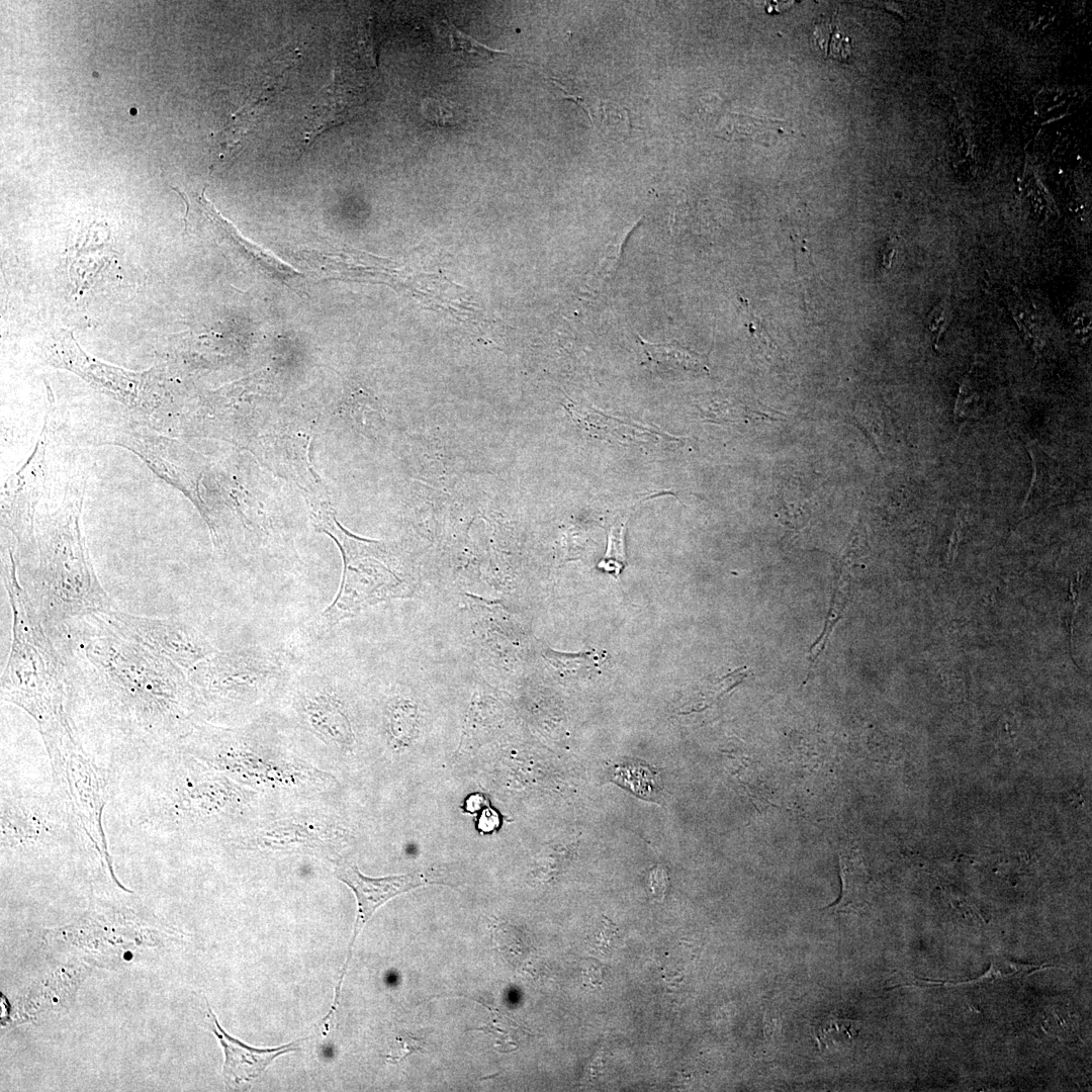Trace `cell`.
<instances>
[{
    "instance_id": "3",
    "label": "cell",
    "mask_w": 1092,
    "mask_h": 1092,
    "mask_svg": "<svg viewBox=\"0 0 1092 1092\" xmlns=\"http://www.w3.org/2000/svg\"><path fill=\"white\" fill-rule=\"evenodd\" d=\"M81 499L65 500L35 523L38 565L26 593L48 632L116 608L97 577L81 533Z\"/></svg>"
},
{
    "instance_id": "2",
    "label": "cell",
    "mask_w": 1092,
    "mask_h": 1092,
    "mask_svg": "<svg viewBox=\"0 0 1092 1092\" xmlns=\"http://www.w3.org/2000/svg\"><path fill=\"white\" fill-rule=\"evenodd\" d=\"M2 577L13 623L10 651L1 675V698L34 720L49 748L78 735L69 713L64 658L18 580L11 549L2 559Z\"/></svg>"
},
{
    "instance_id": "29",
    "label": "cell",
    "mask_w": 1092,
    "mask_h": 1092,
    "mask_svg": "<svg viewBox=\"0 0 1092 1092\" xmlns=\"http://www.w3.org/2000/svg\"><path fill=\"white\" fill-rule=\"evenodd\" d=\"M624 527H614L609 534V546L605 559L600 563H606L616 555V561L620 569L623 567L624 556Z\"/></svg>"
},
{
    "instance_id": "7",
    "label": "cell",
    "mask_w": 1092,
    "mask_h": 1092,
    "mask_svg": "<svg viewBox=\"0 0 1092 1092\" xmlns=\"http://www.w3.org/2000/svg\"><path fill=\"white\" fill-rule=\"evenodd\" d=\"M285 673L280 655L260 646L217 650L187 672L202 710L256 699L278 685Z\"/></svg>"
},
{
    "instance_id": "9",
    "label": "cell",
    "mask_w": 1092,
    "mask_h": 1092,
    "mask_svg": "<svg viewBox=\"0 0 1092 1092\" xmlns=\"http://www.w3.org/2000/svg\"><path fill=\"white\" fill-rule=\"evenodd\" d=\"M46 356L52 365L77 373L131 408L147 414L159 408V382L153 371L129 372L90 358L76 345L71 333L57 335L48 345Z\"/></svg>"
},
{
    "instance_id": "31",
    "label": "cell",
    "mask_w": 1092,
    "mask_h": 1092,
    "mask_svg": "<svg viewBox=\"0 0 1092 1092\" xmlns=\"http://www.w3.org/2000/svg\"><path fill=\"white\" fill-rule=\"evenodd\" d=\"M667 875L663 868L656 867L649 876V889L654 899L662 900L667 888Z\"/></svg>"
},
{
    "instance_id": "5",
    "label": "cell",
    "mask_w": 1092,
    "mask_h": 1092,
    "mask_svg": "<svg viewBox=\"0 0 1092 1092\" xmlns=\"http://www.w3.org/2000/svg\"><path fill=\"white\" fill-rule=\"evenodd\" d=\"M2 856L54 851H93L69 804L50 790L1 789Z\"/></svg>"
},
{
    "instance_id": "25",
    "label": "cell",
    "mask_w": 1092,
    "mask_h": 1092,
    "mask_svg": "<svg viewBox=\"0 0 1092 1092\" xmlns=\"http://www.w3.org/2000/svg\"><path fill=\"white\" fill-rule=\"evenodd\" d=\"M598 115L603 129L607 133L615 134L624 139L630 132V118L628 110L616 103L603 102L599 104Z\"/></svg>"
},
{
    "instance_id": "28",
    "label": "cell",
    "mask_w": 1092,
    "mask_h": 1092,
    "mask_svg": "<svg viewBox=\"0 0 1092 1092\" xmlns=\"http://www.w3.org/2000/svg\"><path fill=\"white\" fill-rule=\"evenodd\" d=\"M779 516L783 523L795 528L809 519L810 512L805 504L787 503L780 509Z\"/></svg>"
},
{
    "instance_id": "14",
    "label": "cell",
    "mask_w": 1092,
    "mask_h": 1092,
    "mask_svg": "<svg viewBox=\"0 0 1092 1092\" xmlns=\"http://www.w3.org/2000/svg\"><path fill=\"white\" fill-rule=\"evenodd\" d=\"M300 698L301 712L313 731L339 743L352 740L349 719L337 696L328 687L309 685Z\"/></svg>"
},
{
    "instance_id": "13",
    "label": "cell",
    "mask_w": 1092,
    "mask_h": 1092,
    "mask_svg": "<svg viewBox=\"0 0 1092 1092\" xmlns=\"http://www.w3.org/2000/svg\"><path fill=\"white\" fill-rule=\"evenodd\" d=\"M207 1010L209 1027L224 1052L223 1077L228 1087L236 1088L256 1080L277 1057L299 1050L302 1039L269 1049L247 1045L220 1027L208 1003Z\"/></svg>"
},
{
    "instance_id": "18",
    "label": "cell",
    "mask_w": 1092,
    "mask_h": 1092,
    "mask_svg": "<svg viewBox=\"0 0 1092 1092\" xmlns=\"http://www.w3.org/2000/svg\"><path fill=\"white\" fill-rule=\"evenodd\" d=\"M839 867L842 882L841 894L828 908H833L837 912L854 911L859 908L862 901L866 872L858 860L843 852L839 855Z\"/></svg>"
},
{
    "instance_id": "22",
    "label": "cell",
    "mask_w": 1092,
    "mask_h": 1092,
    "mask_svg": "<svg viewBox=\"0 0 1092 1092\" xmlns=\"http://www.w3.org/2000/svg\"><path fill=\"white\" fill-rule=\"evenodd\" d=\"M545 658L561 673H579L599 665L598 653L580 652L575 654L560 653L548 649Z\"/></svg>"
},
{
    "instance_id": "32",
    "label": "cell",
    "mask_w": 1092,
    "mask_h": 1092,
    "mask_svg": "<svg viewBox=\"0 0 1092 1092\" xmlns=\"http://www.w3.org/2000/svg\"><path fill=\"white\" fill-rule=\"evenodd\" d=\"M957 521H958V523L956 524V527H954V529L952 531V534L950 536V542H949V547H948V559H951L952 562L954 561L957 553H958V547H959V543H960V540H961L962 527H963L962 526V520H961V518H959V516H958Z\"/></svg>"
},
{
    "instance_id": "8",
    "label": "cell",
    "mask_w": 1092,
    "mask_h": 1092,
    "mask_svg": "<svg viewBox=\"0 0 1092 1092\" xmlns=\"http://www.w3.org/2000/svg\"><path fill=\"white\" fill-rule=\"evenodd\" d=\"M98 443L124 447L160 477L185 493L208 523L209 513L200 496L199 485L204 472L203 459L186 445L139 425L106 428Z\"/></svg>"
},
{
    "instance_id": "10",
    "label": "cell",
    "mask_w": 1092,
    "mask_h": 1092,
    "mask_svg": "<svg viewBox=\"0 0 1092 1092\" xmlns=\"http://www.w3.org/2000/svg\"><path fill=\"white\" fill-rule=\"evenodd\" d=\"M104 614L134 641L187 672L217 651L200 631L183 621L138 616L117 608Z\"/></svg>"
},
{
    "instance_id": "15",
    "label": "cell",
    "mask_w": 1092,
    "mask_h": 1092,
    "mask_svg": "<svg viewBox=\"0 0 1092 1092\" xmlns=\"http://www.w3.org/2000/svg\"><path fill=\"white\" fill-rule=\"evenodd\" d=\"M648 365L666 374L708 372L704 356L675 343H650L640 339Z\"/></svg>"
},
{
    "instance_id": "11",
    "label": "cell",
    "mask_w": 1092,
    "mask_h": 1092,
    "mask_svg": "<svg viewBox=\"0 0 1092 1092\" xmlns=\"http://www.w3.org/2000/svg\"><path fill=\"white\" fill-rule=\"evenodd\" d=\"M335 874L340 881L345 883L354 892L357 899L358 910L353 936L348 947V956L336 987L334 1004L328 1013L329 1017H333L337 1009L341 986L351 960L354 942L374 912L385 902L402 893L430 884L446 883L443 875L433 870L417 871L405 875L384 878H370L364 876L358 870L356 864L348 861L338 863Z\"/></svg>"
},
{
    "instance_id": "6",
    "label": "cell",
    "mask_w": 1092,
    "mask_h": 1092,
    "mask_svg": "<svg viewBox=\"0 0 1092 1092\" xmlns=\"http://www.w3.org/2000/svg\"><path fill=\"white\" fill-rule=\"evenodd\" d=\"M53 785L70 806L91 849L116 881L103 827V813L109 803L111 775L87 751L78 736L47 749Z\"/></svg>"
},
{
    "instance_id": "21",
    "label": "cell",
    "mask_w": 1092,
    "mask_h": 1092,
    "mask_svg": "<svg viewBox=\"0 0 1092 1092\" xmlns=\"http://www.w3.org/2000/svg\"><path fill=\"white\" fill-rule=\"evenodd\" d=\"M1040 968H1041V966L1022 965V964H1017V963H1013V962H1010V961L999 960L998 962H993L992 965L990 966L989 971L984 976H982V977H980V978H978L976 980L965 981V982H938V981H933V982L923 981V982H924L925 985H932V986H937V985L954 986V985H964V984L968 985V984H979V983H983V982L992 983L993 981H996V980H1003V979L1009 980V979L1022 978L1024 976L1032 974L1035 971L1040 970Z\"/></svg>"
},
{
    "instance_id": "30",
    "label": "cell",
    "mask_w": 1092,
    "mask_h": 1092,
    "mask_svg": "<svg viewBox=\"0 0 1092 1092\" xmlns=\"http://www.w3.org/2000/svg\"><path fill=\"white\" fill-rule=\"evenodd\" d=\"M1069 323L1076 335L1087 338L1091 325L1090 309L1082 304L1075 306L1070 312Z\"/></svg>"
},
{
    "instance_id": "23",
    "label": "cell",
    "mask_w": 1092,
    "mask_h": 1092,
    "mask_svg": "<svg viewBox=\"0 0 1092 1092\" xmlns=\"http://www.w3.org/2000/svg\"><path fill=\"white\" fill-rule=\"evenodd\" d=\"M445 29L453 52H457L462 56L478 57L482 59H490L493 58L494 55L504 53L478 42L448 21H445Z\"/></svg>"
},
{
    "instance_id": "33",
    "label": "cell",
    "mask_w": 1092,
    "mask_h": 1092,
    "mask_svg": "<svg viewBox=\"0 0 1092 1092\" xmlns=\"http://www.w3.org/2000/svg\"><path fill=\"white\" fill-rule=\"evenodd\" d=\"M896 252H897L896 241L892 240L887 244V246L885 247V249L883 251V254H882V264H883V266L885 268H887V269L891 268L893 259L896 256Z\"/></svg>"
},
{
    "instance_id": "27",
    "label": "cell",
    "mask_w": 1092,
    "mask_h": 1092,
    "mask_svg": "<svg viewBox=\"0 0 1092 1092\" xmlns=\"http://www.w3.org/2000/svg\"><path fill=\"white\" fill-rule=\"evenodd\" d=\"M951 318L950 306L946 301L935 305L926 317L927 330L932 335L933 344L938 345L939 339L946 330Z\"/></svg>"
},
{
    "instance_id": "12",
    "label": "cell",
    "mask_w": 1092,
    "mask_h": 1092,
    "mask_svg": "<svg viewBox=\"0 0 1092 1092\" xmlns=\"http://www.w3.org/2000/svg\"><path fill=\"white\" fill-rule=\"evenodd\" d=\"M44 439L38 441L26 463L6 481L2 496V524L18 545L35 546V508L44 481Z\"/></svg>"
},
{
    "instance_id": "26",
    "label": "cell",
    "mask_w": 1092,
    "mask_h": 1092,
    "mask_svg": "<svg viewBox=\"0 0 1092 1092\" xmlns=\"http://www.w3.org/2000/svg\"><path fill=\"white\" fill-rule=\"evenodd\" d=\"M421 107L424 118L436 126H454L459 123L454 105L445 99L426 98Z\"/></svg>"
},
{
    "instance_id": "24",
    "label": "cell",
    "mask_w": 1092,
    "mask_h": 1092,
    "mask_svg": "<svg viewBox=\"0 0 1092 1092\" xmlns=\"http://www.w3.org/2000/svg\"><path fill=\"white\" fill-rule=\"evenodd\" d=\"M858 1022L848 1020L845 1018H839L837 1016H826L818 1019L812 1027L813 1036L818 1042V1046L821 1049L822 1044L827 1042L829 1037L834 1034L838 1037L847 1036L851 1038L858 1031Z\"/></svg>"
},
{
    "instance_id": "17",
    "label": "cell",
    "mask_w": 1092,
    "mask_h": 1092,
    "mask_svg": "<svg viewBox=\"0 0 1092 1092\" xmlns=\"http://www.w3.org/2000/svg\"><path fill=\"white\" fill-rule=\"evenodd\" d=\"M613 779L614 782L644 800L655 801L661 791L657 771L640 762L633 761L616 765Z\"/></svg>"
},
{
    "instance_id": "20",
    "label": "cell",
    "mask_w": 1092,
    "mask_h": 1092,
    "mask_svg": "<svg viewBox=\"0 0 1092 1092\" xmlns=\"http://www.w3.org/2000/svg\"><path fill=\"white\" fill-rule=\"evenodd\" d=\"M814 38L818 48L826 58H833L839 62H846L851 54V44L848 36L838 30L833 21L827 20L819 23L814 32Z\"/></svg>"
},
{
    "instance_id": "1",
    "label": "cell",
    "mask_w": 1092,
    "mask_h": 1092,
    "mask_svg": "<svg viewBox=\"0 0 1092 1092\" xmlns=\"http://www.w3.org/2000/svg\"><path fill=\"white\" fill-rule=\"evenodd\" d=\"M65 662L69 713L111 763L176 748L202 711L187 671L134 641L104 613L49 632Z\"/></svg>"
},
{
    "instance_id": "4",
    "label": "cell",
    "mask_w": 1092,
    "mask_h": 1092,
    "mask_svg": "<svg viewBox=\"0 0 1092 1092\" xmlns=\"http://www.w3.org/2000/svg\"><path fill=\"white\" fill-rule=\"evenodd\" d=\"M313 521L317 531L335 540L343 558L339 590L315 621L318 635L369 606L410 595L384 544L351 534L328 508L315 511Z\"/></svg>"
},
{
    "instance_id": "16",
    "label": "cell",
    "mask_w": 1092,
    "mask_h": 1092,
    "mask_svg": "<svg viewBox=\"0 0 1092 1092\" xmlns=\"http://www.w3.org/2000/svg\"><path fill=\"white\" fill-rule=\"evenodd\" d=\"M1031 458L1033 473L1029 488L1024 497V508L1037 502H1048L1060 488L1061 480L1053 459L1044 451L1029 442L1026 445Z\"/></svg>"
},
{
    "instance_id": "19",
    "label": "cell",
    "mask_w": 1092,
    "mask_h": 1092,
    "mask_svg": "<svg viewBox=\"0 0 1092 1092\" xmlns=\"http://www.w3.org/2000/svg\"><path fill=\"white\" fill-rule=\"evenodd\" d=\"M986 405L983 389L975 377L973 368L963 378L954 404V419L974 420L982 417Z\"/></svg>"
}]
</instances>
